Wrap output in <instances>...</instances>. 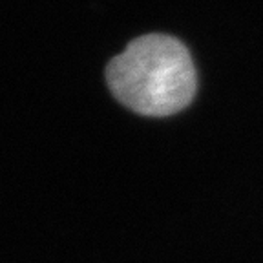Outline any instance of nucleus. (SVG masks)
Returning a JSON list of instances; mask_svg holds the SVG:
<instances>
[{
    "mask_svg": "<svg viewBox=\"0 0 263 263\" xmlns=\"http://www.w3.org/2000/svg\"><path fill=\"white\" fill-rule=\"evenodd\" d=\"M106 82L121 104L148 117H166L186 108L197 75L183 42L163 33L132 41L106 66Z\"/></svg>",
    "mask_w": 263,
    "mask_h": 263,
    "instance_id": "1",
    "label": "nucleus"
}]
</instances>
